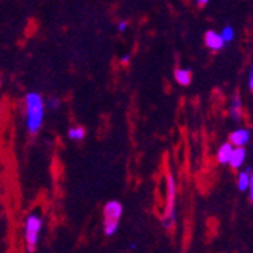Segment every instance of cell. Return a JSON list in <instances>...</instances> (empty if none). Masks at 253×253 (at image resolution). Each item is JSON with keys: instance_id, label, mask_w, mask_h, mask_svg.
<instances>
[{"instance_id": "4fadbf2b", "label": "cell", "mask_w": 253, "mask_h": 253, "mask_svg": "<svg viewBox=\"0 0 253 253\" xmlns=\"http://www.w3.org/2000/svg\"><path fill=\"white\" fill-rule=\"evenodd\" d=\"M220 37H221V40L224 41V44L232 42L234 38H235V31H234V28H232V26H226V28L221 31Z\"/></svg>"}, {"instance_id": "8992f818", "label": "cell", "mask_w": 253, "mask_h": 253, "mask_svg": "<svg viewBox=\"0 0 253 253\" xmlns=\"http://www.w3.org/2000/svg\"><path fill=\"white\" fill-rule=\"evenodd\" d=\"M205 44H206V47L217 52V50H221L224 47V41L221 40L220 34L215 32V31H208L205 34Z\"/></svg>"}, {"instance_id": "5b68a950", "label": "cell", "mask_w": 253, "mask_h": 253, "mask_svg": "<svg viewBox=\"0 0 253 253\" xmlns=\"http://www.w3.org/2000/svg\"><path fill=\"white\" fill-rule=\"evenodd\" d=\"M250 141V130L240 127L237 130H234L231 135H229V143H231L234 147H241L246 146Z\"/></svg>"}, {"instance_id": "7a4b0ae2", "label": "cell", "mask_w": 253, "mask_h": 253, "mask_svg": "<svg viewBox=\"0 0 253 253\" xmlns=\"http://www.w3.org/2000/svg\"><path fill=\"white\" fill-rule=\"evenodd\" d=\"M123 214V205L117 200H111L103 208V231L108 237L114 235L119 229V223Z\"/></svg>"}, {"instance_id": "d6986e66", "label": "cell", "mask_w": 253, "mask_h": 253, "mask_svg": "<svg viewBox=\"0 0 253 253\" xmlns=\"http://www.w3.org/2000/svg\"><path fill=\"white\" fill-rule=\"evenodd\" d=\"M0 86H2V78H0Z\"/></svg>"}, {"instance_id": "30bf717a", "label": "cell", "mask_w": 253, "mask_h": 253, "mask_svg": "<svg viewBox=\"0 0 253 253\" xmlns=\"http://www.w3.org/2000/svg\"><path fill=\"white\" fill-rule=\"evenodd\" d=\"M232 152H234V146L231 143H224L220 146L218 152H217V159L220 164H227L229 159L232 156Z\"/></svg>"}, {"instance_id": "6da1fadb", "label": "cell", "mask_w": 253, "mask_h": 253, "mask_svg": "<svg viewBox=\"0 0 253 253\" xmlns=\"http://www.w3.org/2000/svg\"><path fill=\"white\" fill-rule=\"evenodd\" d=\"M25 114H26V129L31 135H37L44 123L45 103L40 93L31 91L25 97Z\"/></svg>"}, {"instance_id": "8fae6325", "label": "cell", "mask_w": 253, "mask_h": 253, "mask_svg": "<svg viewBox=\"0 0 253 253\" xmlns=\"http://www.w3.org/2000/svg\"><path fill=\"white\" fill-rule=\"evenodd\" d=\"M231 116L235 120H241L243 119V102L238 93H235V96L232 97V103H231Z\"/></svg>"}, {"instance_id": "ba28073f", "label": "cell", "mask_w": 253, "mask_h": 253, "mask_svg": "<svg viewBox=\"0 0 253 253\" xmlns=\"http://www.w3.org/2000/svg\"><path fill=\"white\" fill-rule=\"evenodd\" d=\"M252 183H253V176H252V169L249 167L238 174V190L247 191Z\"/></svg>"}, {"instance_id": "7c38bea8", "label": "cell", "mask_w": 253, "mask_h": 253, "mask_svg": "<svg viewBox=\"0 0 253 253\" xmlns=\"http://www.w3.org/2000/svg\"><path fill=\"white\" fill-rule=\"evenodd\" d=\"M85 135H86V130L82 126H75V127L68 129V138H70V140L81 141L85 138Z\"/></svg>"}, {"instance_id": "52a82bcc", "label": "cell", "mask_w": 253, "mask_h": 253, "mask_svg": "<svg viewBox=\"0 0 253 253\" xmlns=\"http://www.w3.org/2000/svg\"><path fill=\"white\" fill-rule=\"evenodd\" d=\"M246 158H247V150L244 149V146H241V147H234L232 156H231V159H229V163H227V164L231 166L232 169H240V167H243Z\"/></svg>"}, {"instance_id": "9c48e42d", "label": "cell", "mask_w": 253, "mask_h": 253, "mask_svg": "<svg viewBox=\"0 0 253 253\" xmlns=\"http://www.w3.org/2000/svg\"><path fill=\"white\" fill-rule=\"evenodd\" d=\"M174 79L179 85L182 86H188L191 84V79H193V73L188 68H177L174 72Z\"/></svg>"}, {"instance_id": "e0dca14e", "label": "cell", "mask_w": 253, "mask_h": 253, "mask_svg": "<svg viewBox=\"0 0 253 253\" xmlns=\"http://www.w3.org/2000/svg\"><path fill=\"white\" fill-rule=\"evenodd\" d=\"M129 61H130V56H129V55H125V56L122 58V62H123V64H127Z\"/></svg>"}, {"instance_id": "277c9868", "label": "cell", "mask_w": 253, "mask_h": 253, "mask_svg": "<svg viewBox=\"0 0 253 253\" xmlns=\"http://www.w3.org/2000/svg\"><path fill=\"white\" fill-rule=\"evenodd\" d=\"M41 229H42V218L35 212L31 214L25 221V241H26L28 252H35Z\"/></svg>"}, {"instance_id": "3957f363", "label": "cell", "mask_w": 253, "mask_h": 253, "mask_svg": "<svg viewBox=\"0 0 253 253\" xmlns=\"http://www.w3.org/2000/svg\"><path fill=\"white\" fill-rule=\"evenodd\" d=\"M161 221H163V226L167 231H170L176 221V182L171 171L167 173V203Z\"/></svg>"}, {"instance_id": "9a60e30c", "label": "cell", "mask_w": 253, "mask_h": 253, "mask_svg": "<svg viewBox=\"0 0 253 253\" xmlns=\"http://www.w3.org/2000/svg\"><path fill=\"white\" fill-rule=\"evenodd\" d=\"M49 108L58 109V108H59V100H58V99H52V100L49 102Z\"/></svg>"}, {"instance_id": "2e32d148", "label": "cell", "mask_w": 253, "mask_h": 253, "mask_svg": "<svg viewBox=\"0 0 253 253\" xmlns=\"http://www.w3.org/2000/svg\"><path fill=\"white\" fill-rule=\"evenodd\" d=\"M127 29V21H120L119 23V31L120 32H125Z\"/></svg>"}, {"instance_id": "ac0fdd59", "label": "cell", "mask_w": 253, "mask_h": 253, "mask_svg": "<svg viewBox=\"0 0 253 253\" xmlns=\"http://www.w3.org/2000/svg\"><path fill=\"white\" fill-rule=\"evenodd\" d=\"M208 2H210V0H197V3H199L200 6H205Z\"/></svg>"}, {"instance_id": "5bb4252c", "label": "cell", "mask_w": 253, "mask_h": 253, "mask_svg": "<svg viewBox=\"0 0 253 253\" xmlns=\"http://www.w3.org/2000/svg\"><path fill=\"white\" fill-rule=\"evenodd\" d=\"M247 85H249V89H253V72H252V68H250V70H249Z\"/></svg>"}]
</instances>
